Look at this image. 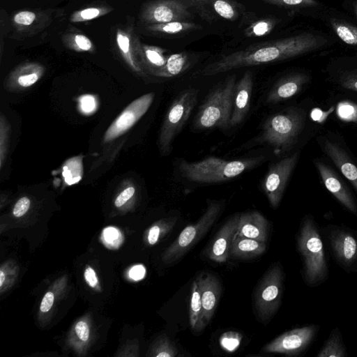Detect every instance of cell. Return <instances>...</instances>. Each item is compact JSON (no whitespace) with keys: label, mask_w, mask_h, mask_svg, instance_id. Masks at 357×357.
<instances>
[{"label":"cell","mask_w":357,"mask_h":357,"mask_svg":"<svg viewBox=\"0 0 357 357\" xmlns=\"http://www.w3.org/2000/svg\"><path fill=\"white\" fill-rule=\"evenodd\" d=\"M324 152L339 169L343 176L351 183L357 192V167L340 146L328 139L322 142Z\"/></svg>","instance_id":"cell-20"},{"label":"cell","mask_w":357,"mask_h":357,"mask_svg":"<svg viewBox=\"0 0 357 357\" xmlns=\"http://www.w3.org/2000/svg\"><path fill=\"white\" fill-rule=\"evenodd\" d=\"M308 81L309 77L304 73H294L281 79L268 93L266 102L276 104L293 97Z\"/></svg>","instance_id":"cell-19"},{"label":"cell","mask_w":357,"mask_h":357,"mask_svg":"<svg viewBox=\"0 0 357 357\" xmlns=\"http://www.w3.org/2000/svg\"><path fill=\"white\" fill-rule=\"evenodd\" d=\"M54 296L52 292L48 291L47 292L43 298L40 304V311L43 312H46L49 311L54 303Z\"/></svg>","instance_id":"cell-42"},{"label":"cell","mask_w":357,"mask_h":357,"mask_svg":"<svg viewBox=\"0 0 357 357\" xmlns=\"http://www.w3.org/2000/svg\"><path fill=\"white\" fill-rule=\"evenodd\" d=\"M192 15L183 0H160L149 10L148 20L160 24L173 21H189Z\"/></svg>","instance_id":"cell-16"},{"label":"cell","mask_w":357,"mask_h":357,"mask_svg":"<svg viewBox=\"0 0 357 357\" xmlns=\"http://www.w3.org/2000/svg\"><path fill=\"white\" fill-rule=\"evenodd\" d=\"M184 3L190 8L192 7L197 10L199 15L207 21L214 20V17L209 12L211 11V5L215 0H183Z\"/></svg>","instance_id":"cell-31"},{"label":"cell","mask_w":357,"mask_h":357,"mask_svg":"<svg viewBox=\"0 0 357 357\" xmlns=\"http://www.w3.org/2000/svg\"><path fill=\"white\" fill-rule=\"evenodd\" d=\"M202 26L190 21H173L154 25L152 29L166 34H179L197 29Z\"/></svg>","instance_id":"cell-25"},{"label":"cell","mask_w":357,"mask_h":357,"mask_svg":"<svg viewBox=\"0 0 357 357\" xmlns=\"http://www.w3.org/2000/svg\"><path fill=\"white\" fill-rule=\"evenodd\" d=\"M202 312L200 289L197 280L195 278L191 286L189 310L190 325L192 330L197 331L203 330L202 324Z\"/></svg>","instance_id":"cell-24"},{"label":"cell","mask_w":357,"mask_h":357,"mask_svg":"<svg viewBox=\"0 0 357 357\" xmlns=\"http://www.w3.org/2000/svg\"><path fill=\"white\" fill-rule=\"evenodd\" d=\"M269 232L267 219L257 211H248L239 214L236 236L266 242Z\"/></svg>","instance_id":"cell-18"},{"label":"cell","mask_w":357,"mask_h":357,"mask_svg":"<svg viewBox=\"0 0 357 357\" xmlns=\"http://www.w3.org/2000/svg\"><path fill=\"white\" fill-rule=\"evenodd\" d=\"M197 96L198 90L189 88L181 91L172 102L160 135V148L164 155L170 153L172 142L188 121L197 105Z\"/></svg>","instance_id":"cell-8"},{"label":"cell","mask_w":357,"mask_h":357,"mask_svg":"<svg viewBox=\"0 0 357 357\" xmlns=\"http://www.w3.org/2000/svg\"><path fill=\"white\" fill-rule=\"evenodd\" d=\"M189 65V56L185 52L176 53L169 55L165 64L157 69L155 73L160 77H172L182 73Z\"/></svg>","instance_id":"cell-23"},{"label":"cell","mask_w":357,"mask_h":357,"mask_svg":"<svg viewBox=\"0 0 357 357\" xmlns=\"http://www.w3.org/2000/svg\"><path fill=\"white\" fill-rule=\"evenodd\" d=\"M119 231L113 227H108L103 231L105 241L109 243H114L119 236Z\"/></svg>","instance_id":"cell-43"},{"label":"cell","mask_w":357,"mask_h":357,"mask_svg":"<svg viewBox=\"0 0 357 357\" xmlns=\"http://www.w3.org/2000/svg\"><path fill=\"white\" fill-rule=\"evenodd\" d=\"M146 58L156 70L162 67L168 56H165L163 54V50L158 48H147L145 50Z\"/></svg>","instance_id":"cell-32"},{"label":"cell","mask_w":357,"mask_h":357,"mask_svg":"<svg viewBox=\"0 0 357 357\" xmlns=\"http://www.w3.org/2000/svg\"><path fill=\"white\" fill-rule=\"evenodd\" d=\"M236 83V76L233 75L211 91L195 116L196 129L229 127Z\"/></svg>","instance_id":"cell-5"},{"label":"cell","mask_w":357,"mask_h":357,"mask_svg":"<svg viewBox=\"0 0 357 357\" xmlns=\"http://www.w3.org/2000/svg\"><path fill=\"white\" fill-rule=\"evenodd\" d=\"M177 217L173 216L160 220L159 222L153 225L149 229L147 235L148 243L151 245H155L159 239L164 235L170 232L176 224Z\"/></svg>","instance_id":"cell-26"},{"label":"cell","mask_w":357,"mask_h":357,"mask_svg":"<svg viewBox=\"0 0 357 357\" xmlns=\"http://www.w3.org/2000/svg\"><path fill=\"white\" fill-rule=\"evenodd\" d=\"M336 35L347 45H357V27L335 20L331 22Z\"/></svg>","instance_id":"cell-28"},{"label":"cell","mask_w":357,"mask_h":357,"mask_svg":"<svg viewBox=\"0 0 357 357\" xmlns=\"http://www.w3.org/2000/svg\"><path fill=\"white\" fill-rule=\"evenodd\" d=\"M201 292L203 329L209 324L219 302L222 287L218 277L211 272H203L196 278Z\"/></svg>","instance_id":"cell-14"},{"label":"cell","mask_w":357,"mask_h":357,"mask_svg":"<svg viewBox=\"0 0 357 357\" xmlns=\"http://www.w3.org/2000/svg\"><path fill=\"white\" fill-rule=\"evenodd\" d=\"M340 85L344 89L357 92V70L347 72L339 79Z\"/></svg>","instance_id":"cell-35"},{"label":"cell","mask_w":357,"mask_h":357,"mask_svg":"<svg viewBox=\"0 0 357 357\" xmlns=\"http://www.w3.org/2000/svg\"><path fill=\"white\" fill-rule=\"evenodd\" d=\"M30 206V200L29 198L24 197L20 198L15 204L13 208V214L19 218L24 215L29 210Z\"/></svg>","instance_id":"cell-36"},{"label":"cell","mask_w":357,"mask_h":357,"mask_svg":"<svg viewBox=\"0 0 357 357\" xmlns=\"http://www.w3.org/2000/svg\"><path fill=\"white\" fill-rule=\"evenodd\" d=\"M84 278L86 282L91 287H95L98 283L96 273L91 267H87L84 271Z\"/></svg>","instance_id":"cell-45"},{"label":"cell","mask_w":357,"mask_h":357,"mask_svg":"<svg viewBox=\"0 0 357 357\" xmlns=\"http://www.w3.org/2000/svg\"><path fill=\"white\" fill-rule=\"evenodd\" d=\"M253 84V75L249 70L236 83L229 127L238 126L246 116L250 108Z\"/></svg>","instance_id":"cell-17"},{"label":"cell","mask_w":357,"mask_h":357,"mask_svg":"<svg viewBox=\"0 0 357 357\" xmlns=\"http://www.w3.org/2000/svg\"><path fill=\"white\" fill-rule=\"evenodd\" d=\"M321 231L334 261L347 273H356L357 231L332 224L324 226Z\"/></svg>","instance_id":"cell-9"},{"label":"cell","mask_w":357,"mask_h":357,"mask_svg":"<svg viewBox=\"0 0 357 357\" xmlns=\"http://www.w3.org/2000/svg\"><path fill=\"white\" fill-rule=\"evenodd\" d=\"M306 119L305 112L297 107H289L270 116L262 126L257 144L272 146L276 153L289 151L296 142Z\"/></svg>","instance_id":"cell-4"},{"label":"cell","mask_w":357,"mask_h":357,"mask_svg":"<svg viewBox=\"0 0 357 357\" xmlns=\"http://www.w3.org/2000/svg\"><path fill=\"white\" fill-rule=\"evenodd\" d=\"M239 213L231 216L215 234L206 250L207 257L217 263H224L229 257L230 248L238 227Z\"/></svg>","instance_id":"cell-15"},{"label":"cell","mask_w":357,"mask_h":357,"mask_svg":"<svg viewBox=\"0 0 357 357\" xmlns=\"http://www.w3.org/2000/svg\"><path fill=\"white\" fill-rule=\"evenodd\" d=\"M319 328L317 324H310L294 328L282 333L264 345L261 351L268 354H282L288 356L299 355L306 351L312 343L319 331Z\"/></svg>","instance_id":"cell-10"},{"label":"cell","mask_w":357,"mask_h":357,"mask_svg":"<svg viewBox=\"0 0 357 357\" xmlns=\"http://www.w3.org/2000/svg\"><path fill=\"white\" fill-rule=\"evenodd\" d=\"M154 98L149 93L132 101L114 121L104 135V142L112 141L127 132L146 112Z\"/></svg>","instance_id":"cell-12"},{"label":"cell","mask_w":357,"mask_h":357,"mask_svg":"<svg viewBox=\"0 0 357 357\" xmlns=\"http://www.w3.org/2000/svg\"><path fill=\"white\" fill-rule=\"evenodd\" d=\"M315 165L326 189L347 211L357 217V202L342 178L325 163L317 161Z\"/></svg>","instance_id":"cell-13"},{"label":"cell","mask_w":357,"mask_h":357,"mask_svg":"<svg viewBox=\"0 0 357 357\" xmlns=\"http://www.w3.org/2000/svg\"><path fill=\"white\" fill-rule=\"evenodd\" d=\"M39 77L36 73L25 74L20 76L17 79L18 84L23 87H29L34 84Z\"/></svg>","instance_id":"cell-41"},{"label":"cell","mask_w":357,"mask_h":357,"mask_svg":"<svg viewBox=\"0 0 357 357\" xmlns=\"http://www.w3.org/2000/svg\"><path fill=\"white\" fill-rule=\"evenodd\" d=\"M284 279L283 268L278 262L271 266L259 280L254 294V303L260 321L270 320L280 308Z\"/></svg>","instance_id":"cell-7"},{"label":"cell","mask_w":357,"mask_h":357,"mask_svg":"<svg viewBox=\"0 0 357 357\" xmlns=\"http://www.w3.org/2000/svg\"><path fill=\"white\" fill-rule=\"evenodd\" d=\"M241 335L236 332H227L220 339L222 347L229 352L235 351L241 342Z\"/></svg>","instance_id":"cell-33"},{"label":"cell","mask_w":357,"mask_h":357,"mask_svg":"<svg viewBox=\"0 0 357 357\" xmlns=\"http://www.w3.org/2000/svg\"><path fill=\"white\" fill-rule=\"evenodd\" d=\"M135 189L130 186L124 189L116 197L114 204L116 207H120L126 204L135 194Z\"/></svg>","instance_id":"cell-37"},{"label":"cell","mask_w":357,"mask_h":357,"mask_svg":"<svg viewBox=\"0 0 357 357\" xmlns=\"http://www.w3.org/2000/svg\"><path fill=\"white\" fill-rule=\"evenodd\" d=\"M223 201H209L204 214L195 223L186 226L165 250L162 259L171 264L180 259L208 232L222 213Z\"/></svg>","instance_id":"cell-6"},{"label":"cell","mask_w":357,"mask_h":357,"mask_svg":"<svg viewBox=\"0 0 357 357\" xmlns=\"http://www.w3.org/2000/svg\"><path fill=\"white\" fill-rule=\"evenodd\" d=\"M145 273V268L142 265H136L130 270L129 275L134 280H139L144 277Z\"/></svg>","instance_id":"cell-44"},{"label":"cell","mask_w":357,"mask_h":357,"mask_svg":"<svg viewBox=\"0 0 357 357\" xmlns=\"http://www.w3.org/2000/svg\"><path fill=\"white\" fill-rule=\"evenodd\" d=\"M36 15L30 11H22L15 16V22L20 24L29 25L35 20Z\"/></svg>","instance_id":"cell-38"},{"label":"cell","mask_w":357,"mask_h":357,"mask_svg":"<svg viewBox=\"0 0 357 357\" xmlns=\"http://www.w3.org/2000/svg\"><path fill=\"white\" fill-rule=\"evenodd\" d=\"M78 47L83 50H89L91 47L90 40L83 35H77L75 38Z\"/></svg>","instance_id":"cell-46"},{"label":"cell","mask_w":357,"mask_h":357,"mask_svg":"<svg viewBox=\"0 0 357 357\" xmlns=\"http://www.w3.org/2000/svg\"><path fill=\"white\" fill-rule=\"evenodd\" d=\"M4 280H5V275H4L3 272L1 270L0 271V287H1L3 285Z\"/></svg>","instance_id":"cell-49"},{"label":"cell","mask_w":357,"mask_h":357,"mask_svg":"<svg viewBox=\"0 0 357 357\" xmlns=\"http://www.w3.org/2000/svg\"><path fill=\"white\" fill-rule=\"evenodd\" d=\"M117 42L121 50L127 53L129 50V39L126 36L118 34Z\"/></svg>","instance_id":"cell-47"},{"label":"cell","mask_w":357,"mask_h":357,"mask_svg":"<svg viewBox=\"0 0 357 357\" xmlns=\"http://www.w3.org/2000/svg\"><path fill=\"white\" fill-rule=\"evenodd\" d=\"M264 1L278 6H317L318 3L315 0H263Z\"/></svg>","instance_id":"cell-34"},{"label":"cell","mask_w":357,"mask_h":357,"mask_svg":"<svg viewBox=\"0 0 357 357\" xmlns=\"http://www.w3.org/2000/svg\"><path fill=\"white\" fill-rule=\"evenodd\" d=\"M266 160L264 155L226 160L216 157H208L197 162L181 160L178 169L187 179L202 183L225 181L238 176L247 170L260 165Z\"/></svg>","instance_id":"cell-3"},{"label":"cell","mask_w":357,"mask_h":357,"mask_svg":"<svg viewBox=\"0 0 357 357\" xmlns=\"http://www.w3.org/2000/svg\"><path fill=\"white\" fill-rule=\"evenodd\" d=\"M326 43V39L322 36L304 33L252 45L207 65L202 70V75H215L243 67L282 61L317 50Z\"/></svg>","instance_id":"cell-1"},{"label":"cell","mask_w":357,"mask_h":357,"mask_svg":"<svg viewBox=\"0 0 357 357\" xmlns=\"http://www.w3.org/2000/svg\"><path fill=\"white\" fill-rule=\"evenodd\" d=\"M82 110L85 113H91L96 108V100L91 95L84 96L80 98Z\"/></svg>","instance_id":"cell-39"},{"label":"cell","mask_w":357,"mask_h":357,"mask_svg":"<svg viewBox=\"0 0 357 357\" xmlns=\"http://www.w3.org/2000/svg\"><path fill=\"white\" fill-rule=\"evenodd\" d=\"M276 20L266 18L253 22L245 29L244 33L247 37H259L268 35L276 25Z\"/></svg>","instance_id":"cell-29"},{"label":"cell","mask_w":357,"mask_h":357,"mask_svg":"<svg viewBox=\"0 0 357 357\" xmlns=\"http://www.w3.org/2000/svg\"><path fill=\"white\" fill-rule=\"evenodd\" d=\"M298 160V153H296L269 166L262 181L261 188L272 208H277L279 206Z\"/></svg>","instance_id":"cell-11"},{"label":"cell","mask_w":357,"mask_h":357,"mask_svg":"<svg viewBox=\"0 0 357 357\" xmlns=\"http://www.w3.org/2000/svg\"><path fill=\"white\" fill-rule=\"evenodd\" d=\"M346 356H347V347L340 330L336 327L331 331L328 339L317 354V357Z\"/></svg>","instance_id":"cell-22"},{"label":"cell","mask_w":357,"mask_h":357,"mask_svg":"<svg viewBox=\"0 0 357 357\" xmlns=\"http://www.w3.org/2000/svg\"><path fill=\"white\" fill-rule=\"evenodd\" d=\"M296 248L302 261L301 275L305 284L316 287L329 276L321 230L314 217L307 214L302 219L296 235Z\"/></svg>","instance_id":"cell-2"},{"label":"cell","mask_w":357,"mask_h":357,"mask_svg":"<svg viewBox=\"0 0 357 357\" xmlns=\"http://www.w3.org/2000/svg\"><path fill=\"white\" fill-rule=\"evenodd\" d=\"M99 10L94 8H87L81 12V17L85 20H90L99 15Z\"/></svg>","instance_id":"cell-48"},{"label":"cell","mask_w":357,"mask_h":357,"mask_svg":"<svg viewBox=\"0 0 357 357\" xmlns=\"http://www.w3.org/2000/svg\"><path fill=\"white\" fill-rule=\"evenodd\" d=\"M211 10L220 17L231 21L236 20L239 16L238 6L231 0H215L211 5Z\"/></svg>","instance_id":"cell-27"},{"label":"cell","mask_w":357,"mask_h":357,"mask_svg":"<svg viewBox=\"0 0 357 357\" xmlns=\"http://www.w3.org/2000/svg\"><path fill=\"white\" fill-rule=\"evenodd\" d=\"M266 249V242L235 235L230 248L229 257L254 258L263 254Z\"/></svg>","instance_id":"cell-21"},{"label":"cell","mask_w":357,"mask_h":357,"mask_svg":"<svg viewBox=\"0 0 357 357\" xmlns=\"http://www.w3.org/2000/svg\"><path fill=\"white\" fill-rule=\"evenodd\" d=\"M354 12H355V14H356V15L357 17V3L355 4V6H354Z\"/></svg>","instance_id":"cell-50"},{"label":"cell","mask_w":357,"mask_h":357,"mask_svg":"<svg viewBox=\"0 0 357 357\" xmlns=\"http://www.w3.org/2000/svg\"><path fill=\"white\" fill-rule=\"evenodd\" d=\"M154 351L156 357H175L178 354L177 347L167 337L159 340Z\"/></svg>","instance_id":"cell-30"},{"label":"cell","mask_w":357,"mask_h":357,"mask_svg":"<svg viewBox=\"0 0 357 357\" xmlns=\"http://www.w3.org/2000/svg\"><path fill=\"white\" fill-rule=\"evenodd\" d=\"M75 332L78 336V337L86 342L88 340L89 337V328L87 324L83 321H79L75 325Z\"/></svg>","instance_id":"cell-40"}]
</instances>
